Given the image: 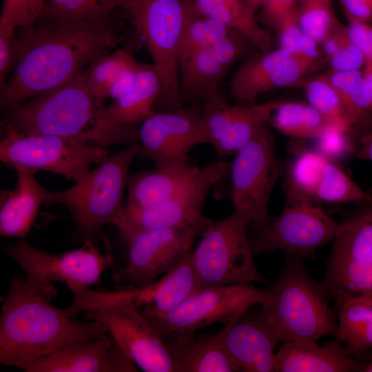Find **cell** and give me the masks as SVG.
<instances>
[{
	"mask_svg": "<svg viewBox=\"0 0 372 372\" xmlns=\"http://www.w3.org/2000/svg\"><path fill=\"white\" fill-rule=\"evenodd\" d=\"M119 24L110 15L91 21H43L17 28L14 70L0 91L8 111L81 73L121 42Z\"/></svg>",
	"mask_w": 372,
	"mask_h": 372,
	"instance_id": "cell-1",
	"label": "cell"
},
{
	"mask_svg": "<svg viewBox=\"0 0 372 372\" xmlns=\"http://www.w3.org/2000/svg\"><path fill=\"white\" fill-rule=\"evenodd\" d=\"M0 315V363L25 368L72 342L107 333L99 322H82L50 303L26 278L13 275Z\"/></svg>",
	"mask_w": 372,
	"mask_h": 372,
	"instance_id": "cell-2",
	"label": "cell"
},
{
	"mask_svg": "<svg viewBox=\"0 0 372 372\" xmlns=\"http://www.w3.org/2000/svg\"><path fill=\"white\" fill-rule=\"evenodd\" d=\"M81 73L6 111L3 121L19 133L61 136L105 148L138 142V129L112 118Z\"/></svg>",
	"mask_w": 372,
	"mask_h": 372,
	"instance_id": "cell-3",
	"label": "cell"
},
{
	"mask_svg": "<svg viewBox=\"0 0 372 372\" xmlns=\"http://www.w3.org/2000/svg\"><path fill=\"white\" fill-rule=\"evenodd\" d=\"M138 289L103 292L82 287L72 291L73 302L66 311L72 317L83 311L88 319L101 324L142 371L184 372L136 304Z\"/></svg>",
	"mask_w": 372,
	"mask_h": 372,
	"instance_id": "cell-4",
	"label": "cell"
},
{
	"mask_svg": "<svg viewBox=\"0 0 372 372\" xmlns=\"http://www.w3.org/2000/svg\"><path fill=\"white\" fill-rule=\"evenodd\" d=\"M321 282L306 270L302 258L287 255L277 282L268 289L261 312L280 342L316 340L338 334L335 309Z\"/></svg>",
	"mask_w": 372,
	"mask_h": 372,
	"instance_id": "cell-5",
	"label": "cell"
},
{
	"mask_svg": "<svg viewBox=\"0 0 372 372\" xmlns=\"http://www.w3.org/2000/svg\"><path fill=\"white\" fill-rule=\"evenodd\" d=\"M138 142L108 156L72 187L52 192L44 205L60 204L70 212L76 223L75 238L94 242L103 226L112 223L124 203L129 168L138 157Z\"/></svg>",
	"mask_w": 372,
	"mask_h": 372,
	"instance_id": "cell-6",
	"label": "cell"
},
{
	"mask_svg": "<svg viewBox=\"0 0 372 372\" xmlns=\"http://www.w3.org/2000/svg\"><path fill=\"white\" fill-rule=\"evenodd\" d=\"M146 47L161 82V112L183 107L179 56L187 0H129L122 8Z\"/></svg>",
	"mask_w": 372,
	"mask_h": 372,
	"instance_id": "cell-7",
	"label": "cell"
},
{
	"mask_svg": "<svg viewBox=\"0 0 372 372\" xmlns=\"http://www.w3.org/2000/svg\"><path fill=\"white\" fill-rule=\"evenodd\" d=\"M248 222L234 211L211 221L200 236L191 260L203 286L270 282L258 271L254 260Z\"/></svg>",
	"mask_w": 372,
	"mask_h": 372,
	"instance_id": "cell-8",
	"label": "cell"
},
{
	"mask_svg": "<svg viewBox=\"0 0 372 372\" xmlns=\"http://www.w3.org/2000/svg\"><path fill=\"white\" fill-rule=\"evenodd\" d=\"M268 123L260 127L230 163L234 211L245 218L256 233L272 219L269 203L282 173L276 152L275 136Z\"/></svg>",
	"mask_w": 372,
	"mask_h": 372,
	"instance_id": "cell-9",
	"label": "cell"
},
{
	"mask_svg": "<svg viewBox=\"0 0 372 372\" xmlns=\"http://www.w3.org/2000/svg\"><path fill=\"white\" fill-rule=\"evenodd\" d=\"M285 205L279 216L250 238L254 255L280 250L302 258L333 241L339 225L318 200L287 182Z\"/></svg>",
	"mask_w": 372,
	"mask_h": 372,
	"instance_id": "cell-10",
	"label": "cell"
},
{
	"mask_svg": "<svg viewBox=\"0 0 372 372\" xmlns=\"http://www.w3.org/2000/svg\"><path fill=\"white\" fill-rule=\"evenodd\" d=\"M0 160L8 167L44 170L76 182L108 156L106 148L52 135L26 134L1 122Z\"/></svg>",
	"mask_w": 372,
	"mask_h": 372,
	"instance_id": "cell-11",
	"label": "cell"
},
{
	"mask_svg": "<svg viewBox=\"0 0 372 372\" xmlns=\"http://www.w3.org/2000/svg\"><path fill=\"white\" fill-rule=\"evenodd\" d=\"M5 251L23 269L30 284L50 300L56 294L52 282H65L71 291L88 287L96 284L113 262L110 251L103 254L91 240L59 254L39 249L24 239L6 246Z\"/></svg>",
	"mask_w": 372,
	"mask_h": 372,
	"instance_id": "cell-12",
	"label": "cell"
},
{
	"mask_svg": "<svg viewBox=\"0 0 372 372\" xmlns=\"http://www.w3.org/2000/svg\"><path fill=\"white\" fill-rule=\"evenodd\" d=\"M211 220L203 219L187 226L141 232L131 237L127 262L116 269L114 282L122 289H143L165 274L192 251L196 239L200 236Z\"/></svg>",
	"mask_w": 372,
	"mask_h": 372,
	"instance_id": "cell-13",
	"label": "cell"
},
{
	"mask_svg": "<svg viewBox=\"0 0 372 372\" xmlns=\"http://www.w3.org/2000/svg\"><path fill=\"white\" fill-rule=\"evenodd\" d=\"M267 294L268 289H258L251 283L203 286L165 313L143 314L159 335L192 333L214 323L226 324L238 320L251 307L261 305Z\"/></svg>",
	"mask_w": 372,
	"mask_h": 372,
	"instance_id": "cell-14",
	"label": "cell"
},
{
	"mask_svg": "<svg viewBox=\"0 0 372 372\" xmlns=\"http://www.w3.org/2000/svg\"><path fill=\"white\" fill-rule=\"evenodd\" d=\"M333 241L321 281L330 298L372 294V205L339 225Z\"/></svg>",
	"mask_w": 372,
	"mask_h": 372,
	"instance_id": "cell-15",
	"label": "cell"
},
{
	"mask_svg": "<svg viewBox=\"0 0 372 372\" xmlns=\"http://www.w3.org/2000/svg\"><path fill=\"white\" fill-rule=\"evenodd\" d=\"M229 170L230 163H211L198 182L165 202L147 207L124 203L111 224L118 229L125 243L141 232L193 224L205 218L202 210L210 189L229 176Z\"/></svg>",
	"mask_w": 372,
	"mask_h": 372,
	"instance_id": "cell-16",
	"label": "cell"
},
{
	"mask_svg": "<svg viewBox=\"0 0 372 372\" xmlns=\"http://www.w3.org/2000/svg\"><path fill=\"white\" fill-rule=\"evenodd\" d=\"M282 102L231 105L218 92L205 100L192 131L193 144H209L221 156L236 154L262 124L269 122Z\"/></svg>",
	"mask_w": 372,
	"mask_h": 372,
	"instance_id": "cell-17",
	"label": "cell"
},
{
	"mask_svg": "<svg viewBox=\"0 0 372 372\" xmlns=\"http://www.w3.org/2000/svg\"><path fill=\"white\" fill-rule=\"evenodd\" d=\"M201 110L190 106L152 112L138 129V157L151 161L156 168L190 163L188 153L194 147L192 131Z\"/></svg>",
	"mask_w": 372,
	"mask_h": 372,
	"instance_id": "cell-18",
	"label": "cell"
},
{
	"mask_svg": "<svg viewBox=\"0 0 372 372\" xmlns=\"http://www.w3.org/2000/svg\"><path fill=\"white\" fill-rule=\"evenodd\" d=\"M25 372H134L136 364L107 332L67 344L29 364Z\"/></svg>",
	"mask_w": 372,
	"mask_h": 372,
	"instance_id": "cell-19",
	"label": "cell"
},
{
	"mask_svg": "<svg viewBox=\"0 0 372 372\" xmlns=\"http://www.w3.org/2000/svg\"><path fill=\"white\" fill-rule=\"evenodd\" d=\"M249 41L236 31L223 41L194 51L179 60L181 98L204 100L218 94L231 66L246 52Z\"/></svg>",
	"mask_w": 372,
	"mask_h": 372,
	"instance_id": "cell-20",
	"label": "cell"
},
{
	"mask_svg": "<svg viewBox=\"0 0 372 372\" xmlns=\"http://www.w3.org/2000/svg\"><path fill=\"white\" fill-rule=\"evenodd\" d=\"M309 69L295 56L280 48L247 57L234 73L230 94L251 104L260 94L296 84Z\"/></svg>",
	"mask_w": 372,
	"mask_h": 372,
	"instance_id": "cell-21",
	"label": "cell"
},
{
	"mask_svg": "<svg viewBox=\"0 0 372 372\" xmlns=\"http://www.w3.org/2000/svg\"><path fill=\"white\" fill-rule=\"evenodd\" d=\"M249 310L222 329L224 348L240 371L275 372L273 350L278 341L261 310Z\"/></svg>",
	"mask_w": 372,
	"mask_h": 372,
	"instance_id": "cell-22",
	"label": "cell"
},
{
	"mask_svg": "<svg viewBox=\"0 0 372 372\" xmlns=\"http://www.w3.org/2000/svg\"><path fill=\"white\" fill-rule=\"evenodd\" d=\"M365 364L336 338L323 346L311 339L286 342L274 356L275 372L363 371Z\"/></svg>",
	"mask_w": 372,
	"mask_h": 372,
	"instance_id": "cell-23",
	"label": "cell"
},
{
	"mask_svg": "<svg viewBox=\"0 0 372 372\" xmlns=\"http://www.w3.org/2000/svg\"><path fill=\"white\" fill-rule=\"evenodd\" d=\"M17 183L0 194V234L23 239L30 231L38 211L51 191L36 179L37 172L24 167L14 169Z\"/></svg>",
	"mask_w": 372,
	"mask_h": 372,
	"instance_id": "cell-24",
	"label": "cell"
},
{
	"mask_svg": "<svg viewBox=\"0 0 372 372\" xmlns=\"http://www.w3.org/2000/svg\"><path fill=\"white\" fill-rule=\"evenodd\" d=\"M207 169L188 163L138 172L128 178L125 204L147 207L165 202L191 187Z\"/></svg>",
	"mask_w": 372,
	"mask_h": 372,
	"instance_id": "cell-25",
	"label": "cell"
},
{
	"mask_svg": "<svg viewBox=\"0 0 372 372\" xmlns=\"http://www.w3.org/2000/svg\"><path fill=\"white\" fill-rule=\"evenodd\" d=\"M192 333L159 335L171 355L184 372L240 371L227 353L223 344V331L211 337Z\"/></svg>",
	"mask_w": 372,
	"mask_h": 372,
	"instance_id": "cell-26",
	"label": "cell"
},
{
	"mask_svg": "<svg viewBox=\"0 0 372 372\" xmlns=\"http://www.w3.org/2000/svg\"><path fill=\"white\" fill-rule=\"evenodd\" d=\"M191 253L164 274L159 281L138 289L135 303L138 307H143L141 309L142 313H165L180 304L203 287L193 266Z\"/></svg>",
	"mask_w": 372,
	"mask_h": 372,
	"instance_id": "cell-27",
	"label": "cell"
},
{
	"mask_svg": "<svg viewBox=\"0 0 372 372\" xmlns=\"http://www.w3.org/2000/svg\"><path fill=\"white\" fill-rule=\"evenodd\" d=\"M139 64L129 50L119 48L94 60L81 74L95 96L116 100L132 87Z\"/></svg>",
	"mask_w": 372,
	"mask_h": 372,
	"instance_id": "cell-28",
	"label": "cell"
},
{
	"mask_svg": "<svg viewBox=\"0 0 372 372\" xmlns=\"http://www.w3.org/2000/svg\"><path fill=\"white\" fill-rule=\"evenodd\" d=\"M161 93L160 76L154 64L141 63L131 89L107 107L118 123L134 125L154 112Z\"/></svg>",
	"mask_w": 372,
	"mask_h": 372,
	"instance_id": "cell-29",
	"label": "cell"
},
{
	"mask_svg": "<svg viewBox=\"0 0 372 372\" xmlns=\"http://www.w3.org/2000/svg\"><path fill=\"white\" fill-rule=\"evenodd\" d=\"M200 14L238 32L260 52L273 50L269 32L261 27L245 0H190Z\"/></svg>",
	"mask_w": 372,
	"mask_h": 372,
	"instance_id": "cell-30",
	"label": "cell"
},
{
	"mask_svg": "<svg viewBox=\"0 0 372 372\" xmlns=\"http://www.w3.org/2000/svg\"><path fill=\"white\" fill-rule=\"evenodd\" d=\"M268 123L281 133L296 138H317L333 129L346 131L310 104L298 102L283 101Z\"/></svg>",
	"mask_w": 372,
	"mask_h": 372,
	"instance_id": "cell-31",
	"label": "cell"
},
{
	"mask_svg": "<svg viewBox=\"0 0 372 372\" xmlns=\"http://www.w3.org/2000/svg\"><path fill=\"white\" fill-rule=\"evenodd\" d=\"M323 76L338 93L353 125L369 120L372 114V102L360 70L331 71Z\"/></svg>",
	"mask_w": 372,
	"mask_h": 372,
	"instance_id": "cell-32",
	"label": "cell"
},
{
	"mask_svg": "<svg viewBox=\"0 0 372 372\" xmlns=\"http://www.w3.org/2000/svg\"><path fill=\"white\" fill-rule=\"evenodd\" d=\"M235 30L196 10L187 0L179 60L196 50L216 44Z\"/></svg>",
	"mask_w": 372,
	"mask_h": 372,
	"instance_id": "cell-33",
	"label": "cell"
},
{
	"mask_svg": "<svg viewBox=\"0 0 372 372\" xmlns=\"http://www.w3.org/2000/svg\"><path fill=\"white\" fill-rule=\"evenodd\" d=\"M128 1L46 0L45 11L41 17H43V21L96 20L111 15L112 11L122 8Z\"/></svg>",
	"mask_w": 372,
	"mask_h": 372,
	"instance_id": "cell-34",
	"label": "cell"
},
{
	"mask_svg": "<svg viewBox=\"0 0 372 372\" xmlns=\"http://www.w3.org/2000/svg\"><path fill=\"white\" fill-rule=\"evenodd\" d=\"M321 44L331 71L347 72L364 67V55L351 41L347 26L337 18Z\"/></svg>",
	"mask_w": 372,
	"mask_h": 372,
	"instance_id": "cell-35",
	"label": "cell"
},
{
	"mask_svg": "<svg viewBox=\"0 0 372 372\" xmlns=\"http://www.w3.org/2000/svg\"><path fill=\"white\" fill-rule=\"evenodd\" d=\"M314 198L329 203L372 202V196L364 192L330 160L325 164Z\"/></svg>",
	"mask_w": 372,
	"mask_h": 372,
	"instance_id": "cell-36",
	"label": "cell"
},
{
	"mask_svg": "<svg viewBox=\"0 0 372 372\" xmlns=\"http://www.w3.org/2000/svg\"><path fill=\"white\" fill-rule=\"evenodd\" d=\"M302 85L311 106L343 130L351 129L353 125L340 96L323 75L304 81Z\"/></svg>",
	"mask_w": 372,
	"mask_h": 372,
	"instance_id": "cell-37",
	"label": "cell"
},
{
	"mask_svg": "<svg viewBox=\"0 0 372 372\" xmlns=\"http://www.w3.org/2000/svg\"><path fill=\"white\" fill-rule=\"evenodd\" d=\"M332 0H298L297 14L304 34L322 43L336 17Z\"/></svg>",
	"mask_w": 372,
	"mask_h": 372,
	"instance_id": "cell-38",
	"label": "cell"
},
{
	"mask_svg": "<svg viewBox=\"0 0 372 372\" xmlns=\"http://www.w3.org/2000/svg\"><path fill=\"white\" fill-rule=\"evenodd\" d=\"M327 160L318 152L309 150L301 152L290 167L287 180L314 198Z\"/></svg>",
	"mask_w": 372,
	"mask_h": 372,
	"instance_id": "cell-39",
	"label": "cell"
},
{
	"mask_svg": "<svg viewBox=\"0 0 372 372\" xmlns=\"http://www.w3.org/2000/svg\"><path fill=\"white\" fill-rule=\"evenodd\" d=\"M46 0H3L1 15L16 28L34 25L43 15Z\"/></svg>",
	"mask_w": 372,
	"mask_h": 372,
	"instance_id": "cell-40",
	"label": "cell"
},
{
	"mask_svg": "<svg viewBox=\"0 0 372 372\" xmlns=\"http://www.w3.org/2000/svg\"><path fill=\"white\" fill-rule=\"evenodd\" d=\"M16 28L5 16L0 17V91L8 81V74L14 67V44Z\"/></svg>",
	"mask_w": 372,
	"mask_h": 372,
	"instance_id": "cell-41",
	"label": "cell"
},
{
	"mask_svg": "<svg viewBox=\"0 0 372 372\" xmlns=\"http://www.w3.org/2000/svg\"><path fill=\"white\" fill-rule=\"evenodd\" d=\"M276 30L278 32L279 48L296 57L298 42L303 34L298 21L297 6L281 19Z\"/></svg>",
	"mask_w": 372,
	"mask_h": 372,
	"instance_id": "cell-42",
	"label": "cell"
},
{
	"mask_svg": "<svg viewBox=\"0 0 372 372\" xmlns=\"http://www.w3.org/2000/svg\"><path fill=\"white\" fill-rule=\"evenodd\" d=\"M348 33L353 43L362 53L365 59L364 68L372 67V25L369 22L347 17Z\"/></svg>",
	"mask_w": 372,
	"mask_h": 372,
	"instance_id": "cell-43",
	"label": "cell"
},
{
	"mask_svg": "<svg viewBox=\"0 0 372 372\" xmlns=\"http://www.w3.org/2000/svg\"><path fill=\"white\" fill-rule=\"evenodd\" d=\"M346 132L342 130L333 129L322 134L316 138L317 152L327 159L341 156L345 154L349 148Z\"/></svg>",
	"mask_w": 372,
	"mask_h": 372,
	"instance_id": "cell-44",
	"label": "cell"
},
{
	"mask_svg": "<svg viewBox=\"0 0 372 372\" xmlns=\"http://www.w3.org/2000/svg\"><path fill=\"white\" fill-rule=\"evenodd\" d=\"M298 0H263L262 19L270 27L275 28L281 19L297 6Z\"/></svg>",
	"mask_w": 372,
	"mask_h": 372,
	"instance_id": "cell-45",
	"label": "cell"
},
{
	"mask_svg": "<svg viewBox=\"0 0 372 372\" xmlns=\"http://www.w3.org/2000/svg\"><path fill=\"white\" fill-rule=\"evenodd\" d=\"M318 44L314 39L304 33L298 40L296 58L309 70L318 59Z\"/></svg>",
	"mask_w": 372,
	"mask_h": 372,
	"instance_id": "cell-46",
	"label": "cell"
},
{
	"mask_svg": "<svg viewBox=\"0 0 372 372\" xmlns=\"http://www.w3.org/2000/svg\"><path fill=\"white\" fill-rule=\"evenodd\" d=\"M347 17L372 21V0H340Z\"/></svg>",
	"mask_w": 372,
	"mask_h": 372,
	"instance_id": "cell-47",
	"label": "cell"
},
{
	"mask_svg": "<svg viewBox=\"0 0 372 372\" xmlns=\"http://www.w3.org/2000/svg\"><path fill=\"white\" fill-rule=\"evenodd\" d=\"M357 157L372 162V132L361 138Z\"/></svg>",
	"mask_w": 372,
	"mask_h": 372,
	"instance_id": "cell-48",
	"label": "cell"
},
{
	"mask_svg": "<svg viewBox=\"0 0 372 372\" xmlns=\"http://www.w3.org/2000/svg\"><path fill=\"white\" fill-rule=\"evenodd\" d=\"M362 73L366 82L372 102V67L364 68Z\"/></svg>",
	"mask_w": 372,
	"mask_h": 372,
	"instance_id": "cell-49",
	"label": "cell"
},
{
	"mask_svg": "<svg viewBox=\"0 0 372 372\" xmlns=\"http://www.w3.org/2000/svg\"><path fill=\"white\" fill-rule=\"evenodd\" d=\"M245 1L251 10L256 13L257 10L260 8L263 0H245Z\"/></svg>",
	"mask_w": 372,
	"mask_h": 372,
	"instance_id": "cell-50",
	"label": "cell"
},
{
	"mask_svg": "<svg viewBox=\"0 0 372 372\" xmlns=\"http://www.w3.org/2000/svg\"><path fill=\"white\" fill-rule=\"evenodd\" d=\"M362 300L372 309V294L359 296Z\"/></svg>",
	"mask_w": 372,
	"mask_h": 372,
	"instance_id": "cell-51",
	"label": "cell"
},
{
	"mask_svg": "<svg viewBox=\"0 0 372 372\" xmlns=\"http://www.w3.org/2000/svg\"><path fill=\"white\" fill-rule=\"evenodd\" d=\"M364 372H372V361H370L368 363H366Z\"/></svg>",
	"mask_w": 372,
	"mask_h": 372,
	"instance_id": "cell-52",
	"label": "cell"
},
{
	"mask_svg": "<svg viewBox=\"0 0 372 372\" xmlns=\"http://www.w3.org/2000/svg\"><path fill=\"white\" fill-rule=\"evenodd\" d=\"M371 361H372V356H371Z\"/></svg>",
	"mask_w": 372,
	"mask_h": 372,
	"instance_id": "cell-53",
	"label": "cell"
}]
</instances>
